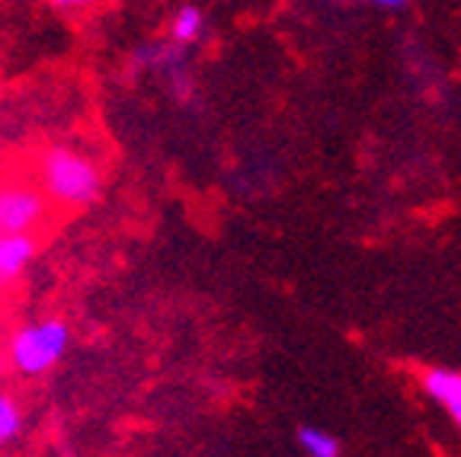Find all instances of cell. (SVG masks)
Segmentation results:
<instances>
[{
	"instance_id": "9c48e42d",
	"label": "cell",
	"mask_w": 461,
	"mask_h": 457,
	"mask_svg": "<svg viewBox=\"0 0 461 457\" xmlns=\"http://www.w3.org/2000/svg\"><path fill=\"white\" fill-rule=\"evenodd\" d=\"M49 4H55V7H61V10H77V7H86V4H94V0H49Z\"/></svg>"
},
{
	"instance_id": "8fae6325",
	"label": "cell",
	"mask_w": 461,
	"mask_h": 457,
	"mask_svg": "<svg viewBox=\"0 0 461 457\" xmlns=\"http://www.w3.org/2000/svg\"><path fill=\"white\" fill-rule=\"evenodd\" d=\"M0 234H4V230H0Z\"/></svg>"
},
{
	"instance_id": "ba28073f",
	"label": "cell",
	"mask_w": 461,
	"mask_h": 457,
	"mask_svg": "<svg viewBox=\"0 0 461 457\" xmlns=\"http://www.w3.org/2000/svg\"><path fill=\"white\" fill-rule=\"evenodd\" d=\"M298 442H302V448L314 457H333L339 451V444L333 442L327 432H317V429H302L298 432Z\"/></svg>"
},
{
	"instance_id": "52a82bcc",
	"label": "cell",
	"mask_w": 461,
	"mask_h": 457,
	"mask_svg": "<svg viewBox=\"0 0 461 457\" xmlns=\"http://www.w3.org/2000/svg\"><path fill=\"white\" fill-rule=\"evenodd\" d=\"M23 432V413L10 397H0V448L20 438Z\"/></svg>"
},
{
	"instance_id": "30bf717a",
	"label": "cell",
	"mask_w": 461,
	"mask_h": 457,
	"mask_svg": "<svg viewBox=\"0 0 461 457\" xmlns=\"http://www.w3.org/2000/svg\"><path fill=\"white\" fill-rule=\"evenodd\" d=\"M378 7H391V10H397V7H407V0H375Z\"/></svg>"
},
{
	"instance_id": "277c9868",
	"label": "cell",
	"mask_w": 461,
	"mask_h": 457,
	"mask_svg": "<svg viewBox=\"0 0 461 457\" xmlns=\"http://www.w3.org/2000/svg\"><path fill=\"white\" fill-rule=\"evenodd\" d=\"M36 256V240L29 234H0V291L20 279Z\"/></svg>"
},
{
	"instance_id": "6da1fadb",
	"label": "cell",
	"mask_w": 461,
	"mask_h": 457,
	"mask_svg": "<svg viewBox=\"0 0 461 457\" xmlns=\"http://www.w3.org/2000/svg\"><path fill=\"white\" fill-rule=\"evenodd\" d=\"M39 186L49 199L68 208L94 205L103 193L100 166L74 148H49L39 157Z\"/></svg>"
},
{
	"instance_id": "8992f818",
	"label": "cell",
	"mask_w": 461,
	"mask_h": 457,
	"mask_svg": "<svg viewBox=\"0 0 461 457\" xmlns=\"http://www.w3.org/2000/svg\"><path fill=\"white\" fill-rule=\"evenodd\" d=\"M202 26H205V20H202L199 10H195V7H183L180 13L173 16L170 36L176 39V42H193V39L202 36Z\"/></svg>"
},
{
	"instance_id": "3957f363",
	"label": "cell",
	"mask_w": 461,
	"mask_h": 457,
	"mask_svg": "<svg viewBox=\"0 0 461 457\" xmlns=\"http://www.w3.org/2000/svg\"><path fill=\"white\" fill-rule=\"evenodd\" d=\"M49 195L29 179L0 183V230L4 234H32L49 215Z\"/></svg>"
},
{
	"instance_id": "7a4b0ae2",
	"label": "cell",
	"mask_w": 461,
	"mask_h": 457,
	"mask_svg": "<svg viewBox=\"0 0 461 457\" xmlns=\"http://www.w3.org/2000/svg\"><path fill=\"white\" fill-rule=\"evenodd\" d=\"M71 329L65 320H45L23 327L10 343V362L23 374H42L49 372L58 358L65 355Z\"/></svg>"
},
{
	"instance_id": "5b68a950",
	"label": "cell",
	"mask_w": 461,
	"mask_h": 457,
	"mask_svg": "<svg viewBox=\"0 0 461 457\" xmlns=\"http://www.w3.org/2000/svg\"><path fill=\"white\" fill-rule=\"evenodd\" d=\"M423 387L432 400H439L448 409V416L455 419V426L461 429V374L455 372H429L423 378Z\"/></svg>"
}]
</instances>
